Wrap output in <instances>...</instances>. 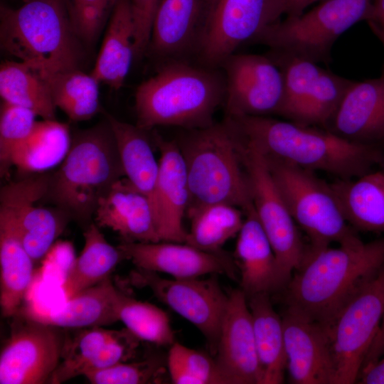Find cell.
<instances>
[{"instance_id": "6da1fadb", "label": "cell", "mask_w": 384, "mask_h": 384, "mask_svg": "<svg viewBox=\"0 0 384 384\" xmlns=\"http://www.w3.org/2000/svg\"><path fill=\"white\" fill-rule=\"evenodd\" d=\"M384 262V238L306 251L285 290L287 309L331 328Z\"/></svg>"}, {"instance_id": "7a4b0ae2", "label": "cell", "mask_w": 384, "mask_h": 384, "mask_svg": "<svg viewBox=\"0 0 384 384\" xmlns=\"http://www.w3.org/2000/svg\"><path fill=\"white\" fill-rule=\"evenodd\" d=\"M226 117L266 156L306 169L351 179L384 167L381 147L352 142L325 129L267 116Z\"/></svg>"}, {"instance_id": "3957f363", "label": "cell", "mask_w": 384, "mask_h": 384, "mask_svg": "<svg viewBox=\"0 0 384 384\" xmlns=\"http://www.w3.org/2000/svg\"><path fill=\"white\" fill-rule=\"evenodd\" d=\"M216 68L187 60L164 62L136 90V124L150 131L157 126L193 129L213 124L225 94L224 75Z\"/></svg>"}, {"instance_id": "277c9868", "label": "cell", "mask_w": 384, "mask_h": 384, "mask_svg": "<svg viewBox=\"0 0 384 384\" xmlns=\"http://www.w3.org/2000/svg\"><path fill=\"white\" fill-rule=\"evenodd\" d=\"M124 176L115 137L106 117L97 124L72 134L70 149L59 168L49 174L41 202L66 211L87 227L100 200Z\"/></svg>"}, {"instance_id": "5b68a950", "label": "cell", "mask_w": 384, "mask_h": 384, "mask_svg": "<svg viewBox=\"0 0 384 384\" xmlns=\"http://www.w3.org/2000/svg\"><path fill=\"white\" fill-rule=\"evenodd\" d=\"M176 141L187 172V210L223 203L236 206L245 213L253 207L242 161V139L230 119L186 129Z\"/></svg>"}, {"instance_id": "8992f818", "label": "cell", "mask_w": 384, "mask_h": 384, "mask_svg": "<svg viewBox=\"0 0 384 384\" xmlns=\"http://www.w3.org/2000/svg\"><path fill=\"white\" fill-rule=\"evenodd\" d=\"M82 43L63 0H26L18 8L1 5V48L41 75L80 68Z\"/></svg>"}, {"instance_id": "52a82bcc", "label": "cell", "mask_w": 384, "mask_h": 384, "mask_svg": "<svg viewBox=\"0 0 384 384\" xmlns=\"http://www.w3.org/2000/svg\"><path fill=\"white\" fill-rule=\"evenodd\" d=\"M265 156L292 218L309 240L306 251L358 238L346 221L331 183L313 171Z\"/></svg>"}, {"instance_id": "ba28073f", "label": "cell", "mask_w": 384, "mask_h": 384, "mask_svg": "<svg viewBox=\"0 0 384 384\" xmlns=\"http://www.w3.org/2000/svg\"><path fill=\"white\" fill-rule=\"evenodd\" d=\"M373 1L324 0L307 12L281 19L254 42L272 51L327 63L336 41L356 23L370 19Z\"/></svg>"}, {"instance_id": "9c48e42d", "label": "cell", "mask_w": 384, "mask_h": 384, "mask_svg": "<svg viewBox=\"0 0 384 384\" xmlns=\"http://www.w3.org/2000/svg\"><path fill=\"white\" fill-rule=\"evenodd\" d=\"M242 156L255 212L289 283L292 273L302 265L307 247L272 177L265 155L256 146L242 138Z\"/></svg>"}, {"instance_id": "30bf717a", "label": "cell", "mask_w": 384, "mask_h": 384, "mask_svg": "<svg viewBox=\"0 0 384 384\" xmlns=\"http://www.w3.org/2000/svg\"><path fill=\"white\" fill-rule=\"evenodd\" d=\"M384 316V262L343 308L330 328L333 384L357 382Z\"/></svg>"}, {"instance_id": "8fae6325", "label": "cell", "mask_w": 384, "mask_h": 384, "mask_svg": "<svg viewBox=\"0 0 384 384\" xmlns=\"http://www.w3.org/2000/svg\"><path fill=\"white\" fill-rule=\"evenodd\" d=\"M284 0H212L196 56L218 68L246 42L254 41L285 15Z\"/></svg>"}, {"instance_id": "7c38bea8", "label": "cell", "mask_w": 384, "mask_h": 384, "mask_svg": "<svg viewBox=\"0 0 384 384\" xmlns=\"http://www.w3.org/2000/svg\"><path fill=\"white\" fill-rule=\"evenodd\" d=\"M129 280L133 285L149 289L158 299L193 324L215 356L228 297L215 274L207 279H166L137 268L131 272Z\"/></svg>"}, {"instance_id": "4fadbf2b", "label": "cell", "mask_w": 384, "mask_h": 384, "mask_svg": "<svg viewBox=\"0 0 384 384\" xmlns=\"http://www.w3.org/2000/svg\"><path fill=\"white\" fill-rule=\"evenodd\" d=\"M49 174L31 175L1 188L0 208L9 215L30 257L37 262L63 233L70 215L57 206L38 205L46 193Z\"/></svg>"}, {"instance_id": "5bb4252c", "label": "cell", "mask_w": 384, "mask_h": 384, "mask_svg": "<svg viewBox=\"0 0 384 384\" xmlns=\"http://www.w3.org/2000/svg\"><path fill=\"white\" fill-rule=\"evenodd\" d=\"M226 117L279 114L284 99L282 70L270 55L233 53L220 65Z\"/></svg>"}, {"instance_id": "9a60e30c", "label": "cell", "mask_w": 384, "mask_h": 384, "mask_svg": "<svg viewBox=\"0 0 384 384\" xmlns=\"http://www.w3.org/2000/svg\"><path fill=\"white\" fill-rule=\"evenodd\" d=\"M21 317L1 351L0 384L49 383L67 341L58 327Z\"/></svg>"}, {"instance_id": "2e32d148", "label": "cell", "mask_w": 384, "mask_h": 384, "mask_svg": "<svg viewBox=\"0 0 384 384\" xmlns=\"http://www.w3.org/2000/svg\"><path fill=\"white\" fill-rule=\"evenodd\" d=\"M282 318L286 370L293 384H333L330 328L286 309Z\"/></svg>"}, {"instance_id": "e0dca14e", "label": "cell", "mask_w": 384, "mask_h": 384, "mask_svg": "<svg viewBox=\"0 0 384 384\" xmlns=\"http://www.w3.org/2000/svg\"><path fill=\"white\" fill-rule=\"evenodd\" d=\"M215 359L226 384H261L251 312L240 289L228 293Z\"/></svg>"}, {"instance_id": "ac0fdd59", "label": "cell", "mask_w": 384, "mask_h": 384, "mask_svg": "<svg viewBox=\"0 0 384 384\" xmlns=\"http://www.w3.org/2000/svg\"><path fill=\"white\" fill-rule=\"evenodd\" d=\"M118 247L137 268L166 273L175 279L198 278L209 274L235 277L234 262L222 251L210 252L186 242L169 241H122Z\"/></svg>"}, {"instance_id": "d6986e66", "label": "cell", "mask_w": 384, "mask_h": 384, "mask_svg": "<svg viewBox=\"0 0 384 384\" xmlns=\"http://www.w3.org/2000/svg\"><path fill=\"white\" fill-rule=\"evenodd\" d=\"M212 0H160L146 52L164 62L196 55Z\"/></svg>"}, {"instance_id": "ffe728a7", "label": "cell", "mask_w": 384, "mask_h": 384, "mask_svg": "<svg viewBox=\"0 0 384 384\" xmlns=\"http://www.w3.org/2000/svg\"><path fill=\"white\" fill-rule=\"evenodd\" d=\"M153 141L160 151L159 172L153 210L161 241L185 242L187 232L183 219L189 203L186 168L176 140H167L156 132Z\"/></svg>"}, {"instance_id": "44dd1931", "label": "cell", "mask_w": 384, "mask_h": 384, "mask_svg": "<svg viewBox=\"0 0 384 384\" xmlns=\"http://www.w3.org/2000/svg\"><path fill=\"white\" fill-rule=\"evenodd\" d=\"M325 129L352 142L384 144V73L353 81Z\"/></svg>"}, {"instance_id": "7402d4cb", "label": "cell", "mask_w": 384, "mask_h": 384, "mask_svg": "<svg viewBox=\"0 0 384 384\" xmlns=\"http://www.w3.org/2000/svg\"><path fill=\"white\" fill-rule=\"evenodd\" d=\"M234 257L240 272V289L247 297L284 290L288 284L254 207L245 213Z\"/></svg>"}, {"instance_id": "603a6c76", "label": "cell", "mask_w": 384, "mask_h": 384, "mask_svg": "<svg viewBox=\"0 0 384 384\" xmlns=\"http://www.w3.org/2000/svg\"><path fill=\"white\" fill-rule=\"evenodd\" d=\"M94 219L100 228L117 233L124 242H159L150 200L125 177L99 201Z\"/></svg>"}, {"instance_id": "cb8c5ba5", "label": "cell", "mask_w": 384, "mask_h": 384, "mask_svg": "<svg viewBox=\"0 0 384 384\" xmlns=\"http://www.w3.org/2000/svg\"><path fill=\"white\" fill-rule=\"evenodd\" d=\"M122 294L109 277L66 300L57 311H46L30 303L18 314L58 328L101 327L119 321L117 310Z\"/></svg>"}, {"instance_id": "d4e9b609", "label": "cell", "mask_w": 384, "mask_h": 384, "mask_svg": "<svg viewBox=\"0 0 384 384\" xmlns=\"http://www.w3.org/2000/svg\"><path fill=\"white\" fill-rule=\"evenodd\" d=\"M102 44L91 72L100 82L120 89L135 56V25L129 0H118L107 24Z\"/></svg>"}, {"instance_id": "484cf974", "label": "cell", "mask_w": 384, "mask_h": 384, "mask_svg": "<svg viewBox=\"0 0 384 384\" xmlns=\"http://www.w3.org/2000/svg\"><path fill=\"white\" fill-rule=\"evenodd\" d=\"M33 263L10 216L0 209V305L4 317L18 313L33 279Z\"/></svg>"}, {"instance_id": "4316f807", "label": "cell", "mask_w": 384, "mask_h": 384, "mask_svg": "<svg viewBox=\"0 0 384 384\" xmlns=\"http://www.w3.org/2000/svg\"><path fill=\"white\" fill-rule=\"evenodd\" d=\"M343 215L355 230L384 232V171L331 183Z\"/></svg>"}, {"instance_id": "83f0119b", "label": "cell", "mask_w": 384, "mask_h": 384, "mask_svg": "<svg viewBox=\"0 0 384 384\" xmlns=\"http://www.w3.org/2000/svg\"><path fill=\"white\" fill-rule=\"evenodd\" d=\"M247 299L252 315L261 384L282 383L287 364L282 318L274 310L269 294L260 293Z\"/></svg>"}, {"instance_id": "f1b7e54d", "label": "cell", "mask_w": 384, "mask_h": 384, "mask_svg": "<svg viewBox=\"0 0 384 384\" xmlns=\"http://www.w3.org/2000/svg\"><path fill=\"white\" fill-rule=\"evenodd\" d=\"M114 134L124 176L151 201L153 208L159 172L147 130L103 112Z\"/></svg>"}, {"instance_id": "f546056e", "label": "cell", "mask_w": 384, "mask_h": 384, "mask_svg": "<svg viewBox=\"0 0 384 384\" xmlns=\"http://www.w3.org/2000/svg\"><path fill=\"white\" fill-rule=\"evenodd\" d=\"M83 236V249L70 266L61 284L66 300L110 277L117 265L126 260L118 246L112 245L106 240L96 223L86 227Z\"/></svg>"}, {"instance_id": "4dcf8cb0", "label": "cell", "mask_w": 384, "mask_h": 384, "mask_svg": "<svg viewBox=\"0 0 384 384\" xmlns=\"http://www.w3.org/2000/svg\"><path fill=\"white\" fill-rule=\"evenodd\" d=\"M69 126L56 119L36 121L13 153L11 163L23 174H41L60 164L70 149Z\"/></svg>"}, {"instance_id": "1f68e13d", "label": "cell", "mask_w": 384, "mask_h": 384, "mask_svg": "<svg viewBox=\"0 0 384 384\" xmlns=\"http://www.w3.org/2000/svg\"><path fill=\"white\" fill-rule=\"evenodd\" d=\"M41 75L48 85L54 106L70 120H88L102 112L100 82L91 73L77 68Z\"/></svg>"}, {"instance_id": "d6a6232c", "label": "cell", "mask_w": 384, "mask_h": 384, "mask_svg": "<svg viewBox=\"0 0 384 384\" xmlns=\"http://www.w3.org/2000/svg\"><path fill=\"white\" fill-rule=\"evenodd\" d=\"M0 95L2 101L30 110L43 119H56V108L45 80L23 62L1 64Z\"/></svg>"}, {"instance_id": "836d02e7", "label": "cell", "mask_w": 384, "mask_h": 384, "mask_svg": "<svg viewBox=\"0 0 384 384\" xmlns=\"http://www.w3.org/2000/svg\"><path fill=\"white\" fill-rule=\"evenodd\" d=\"M191 220L186 243L199 250L218 252L237 235L244 223V212L228 204H210L187 210Z\"/></svg>"}, {"instance_id": "e575fe53", "label": "cell", "mask_w": 384, "mask_h": 384, "mask_svg": "<svg viewBox=\"0 0 384 384\" xmlns=\"http://www.w3.org/2000/svg\"><path fill=\"white\" fill-rule=\"evenodd\" d=\"M269 55L280 68L284 78V99L279 115L297 123L321 68L309 60L279 52L272 50Z\"/></svg>"}, {"instance_id": "d590c367", "label": "cell", "mask_w": 384, "mask_h": 384, "mask_svg": "<svg viewBox=\"0 0 384 384\" xmlns=\"http://www.w3.org/2000/svg\"><path fill=\"white\" fill-rule=\"evenodd\" d=\"M122 331V329L110 330L98 326L80 331L71 341H67L49 383L60 384L83 375L105 346L118 338Z\"/></svg>"}, {"instance_id": "8d00e7d4", "label": "cell", "mask_w": 384, "mask_h": 384, "mask_svg": "<svg viewBox=\"0 0 384 384\" xmlns=\"http://www.w3.org/2000/svg\"><path fill=\"white\" fill-rule=\"evenodd\" d=\"M117 314L119 321L139 340L169 346L175 342L168 314L152 304L137 300L123 293Z\"/></svg>"}, {"instance_id": "74e56055", "label": "cell", "mask_w": 384, "mask_h": 384, "mask_svg": "<svg viewBox=\"0 0 384 384\" xmlns=\"http://www.w3.org/2000/svg\"><path fill=\"white\" fill-rule=\"evenodd\" d=\"M167 366L175 384H226L215 357L176 341L169 346Z\"/></svg>"}, {"instance_id": "f35d334b", "label": "cell", "mask_w": 384, "mask_h": 384, "mask_svg": "<svg viewBox=\"0 0 384 384\" xmlns=\"http://www.w3.org/2000/svg\"><path fill=\"white\" fill-rule=\"evenodd\" d=\"M353 81L321 68L297 124L326 129Z\"/></svg>"}, {"instance_id": "ab89813d", "label": "cell", "mask_w": 384, "mask_h": 384, "mask_svg": "<svg viewBox=\"0 0 384 384\" xmlns=\"http://www.w3.org/2000/svg\"><path fill=\"white\" fill-rule=\"evenodd\" d=\"M37 115L31 110L2 101L0 110V174L8 175L12 155L32 130Z\"/></svg>"}, {"instance_id": "60d3db41", "label": "cell", "mask_w": 384, "mask_h": 384, "mask_svg": "<svg viewBox=\"0 0 384 384\" xmlns=\"http://www.w3.org/2000/svg\"><path fill=\"white\" fill-rule=\"evenodd\" d=\"M118 0H63L73 29L82 43L97 39Z\"/></svg>"}, {"instance_id": "b9f144b4", "label": "cell", "mask_w": 384, "mask_h": 384, "mask_svg": "<svg viewBox=\"0 0 384 384\" xmlns=\"http://www.w3.org/2000/svg\"><path fill=\"white\" fill-rule=\"evenodd\" d=\"M164 372L155 358L127 363L121 362L107 368L91 371L84 376L92 384L156 383Z\"/></svg>"}, {"instance_id": "7bdbcfd3", "label": "cell", "mask_w": 384, "mask_h": 384, "mask_svg": "<svg viewBox=\"0 0 384 384\" xmlns=\"http://www.w3.org/2000/svg\"><path fill=\"white\" fill-rule=\"evenodd\" d=\"M135 25V56L145 54L149 43L152 23L160 0H129Z\"/></svg>"}, {"instance_id": "ee69618b", "label": "cell", "mask_w": 384, "mask_h": 384, "mask_svg": "<svg viewBox=\"0 0 384 384\" xmlns=\"http://www.w3.org/2000/svg\"><path fill=\"white\" fill-rule=\"evenodd\" d=\"M361 384H384V356L363 368L357 382Z\"/></svg>"}, {"instance_id": "f6af8a7d", "label": "cell", "mask_w": 384, "mask_h": 384, "mask_svg": "<svg viewBox=\"0 0 384 384\" xmlns=\"http://www.w3.org/2000/svg\"><path fill=\"white\" fill-rule=\"evenodd\" d=\"M384 356V316L380 327L365 357L361 370Z\"/></svg>"}, {"instance_id": "bcb514c9", "label": "cell", "mask_w": 384, "mask_h": 384, "mask_svg": "<svg viewBox=\"0 0 384 384\" xmlns=\"http://www.w3.org/2000/svg\"><path fill=\"white\" fill-rule=\"evenodd\" d=\"M286 16H297L304 12L311 4L324 0H284Z\"/></svg>"}, {"instance_id": "7dc6e473", "label": "cell", "mask_w": 384, "mask_h": 384, "mask_svg": "<svg viewBox=\"0 0 384 384\" xmlns=\"http://www.w3.org/2000/svg\"><path fill=\"white\" fill-rule=\"evenodd\" d=\"M372 22L384 31V0H373L370 18Z\"/></svg>"}, {"instance_id": "c3c4849f", "label": "cell", "mask_w": 384, "mask_h": 384, "mask_svg": "<svg viewBox=\"0 0 384 384\" xmlns=\"http://www.w3.org/2000/svg\"><path fill=\"white\" fill-rule=\"evenodd\" d=\"M368 23L372 31L378 38L384 47V31L372 22L368 21Z\"/></svg>"}]
</instances>
